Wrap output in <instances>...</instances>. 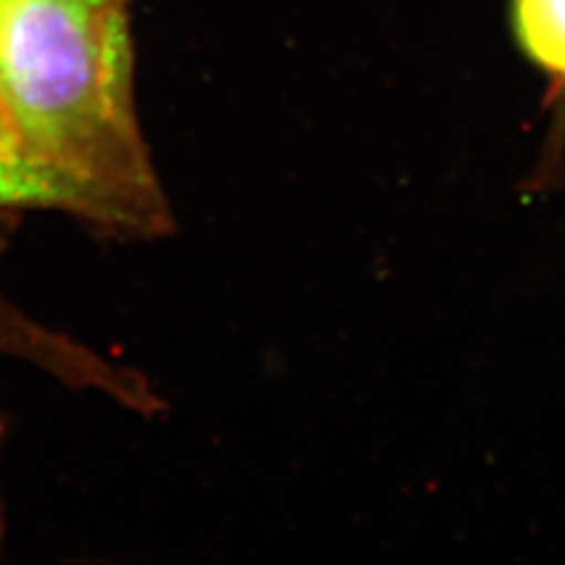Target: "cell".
<instances>
[{
  "mask_svg": "<svg viewBox=\"0 0 565 565\" xmlns=\"http://www.w3.org/2000/svg\"><path fill=\"white\" fill-rule=\"evenodd\" d=\"M29 332V318L17 313L10 305L0 299V351L12 353L20 349Z\"/></svg>",
  "mask_w": 565,
  "mask_h": 565,
  "instance_id": "cell-4",
  "label": "cell"
},
{
  "mask_svg": "<svg viewBox=\"0 0 565 565\" xmlns=\"http://www.w3.org/2000/svg\"><path fill=\"white\" fill-rule=\"evenodd\" d=\"M132 0H0V114L57 210L120 236L172 226L137 120Z\"/></svg>",
  "mask_w": 565,
  "mask_h": 565,
  "instance_id": "cell-1",
  "label": "cell"
},
{
  "mask_svg": "<svg viewBox=\"0 0 565 565\" xmlns=\"http://www.w3.org/2000/svg\"><path fill=\"white\" fill-rule=\"evenodd\" d=\"M0 207H55L57 199L0 114Z\"/></svg>",
  "mask_w": 565,
  "mask_h": 565,
  "instance_id": "cell-3",
  "label": "cell"
},
{
  "mask_svg": "<svg viewBox=\"0 0 565 565\" xmlns=\"http://www.w3.org/2000/svg\"><path fill=\"white\" fill-rule=\"evenodd\" d=\"M509 6L525 55L565 81V0H509Z\"/></svg>",
  "mask_w": 565,
  "mask_h": 565,
  "instance_id": "cell-2",
  "label": "cell"
}]
</instances>
